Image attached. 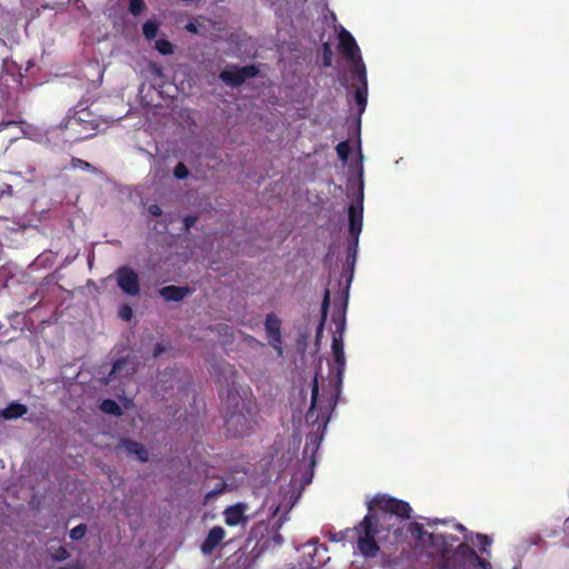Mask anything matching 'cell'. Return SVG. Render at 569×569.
<instances>
[{
    "label": "cell",
    "mask_w": 569,
    "mask_h": 569,
    "mask_svg": "<svg viewBox=\"0 0 569 569\" xmlns=\"http://www.w3.org/2000/svg\"><path fill=\"white\" fill-rule=\"evenodd\" d=\"M117 283L119 287L130 296H137L140 290V284L137 274L129 267H121L117 271Z\"/></svg>",
    "instance_id": "1"
},
{
    "label": "cell",
    "mask_w": 569,
    "mask_h": 569,
    "mask_svg": "<svg viewBox=\"0 0 569 569\" xmlns=\"http://www.w3.org/2000/svg\"><path fill=\"white\" fill-rule=\"evenodd\" d=\"M265 327L269 344L273 346L274 349L277 350L279 355H282V323L275 312H269L267 315Z\"/></svg>",
    "instance_id": "2"
},
{
    "label": "cell",
    "mask_w": 569,
    "mask_h": 569,
    "mask_svg": "<svg viewBox=\"0 0 569 569\" xmlns=\"http://www.w3.org/2000/svg\"><path fill=\"white\" fill-rule=\"evenodd\" d=\"M225 537V530L221 527H213V528L209 531L207 538L201 545V550L204 554H210L215 548L219 545Z\"/></svg>",
    "instance_id": "3"
},
{
    "label": "cell",
    "mask_w": 569,
    "mask_h": 569,
    "mask_svg": "<svg viewBox=\"0 0 569 569\" xmlns=\"http://www.w3.org/2000/svg\"><path fill=\"white\" fill-rule=\"evenodd\" d=\"M247 509V506L245 504H237L234 506L228 507L225 510V517L226 522L229 526H236L245 521V511Z\"/></svg>",
    "instance_id": "4"
},
{
    "label": "cell",
    "mask_w": 569,
    "mask_h": 569,
    "mask_svg": "<svg viewBox=\"0 0 569 569\" xmlns=\"http://www.w3.org/2000/svg\"><path fill=\"white\" fill-rule=\"evenodd\" d=\"M189 292H190V289L188 287L167 286L160 289V295L169 302H180Z\"/></svg>",
    "instance_id": "5"
},
{
    "label": "cell",
    "mask_w": 569,
    "mask_h": 569,
    "mask_svg": "<svg viewBox=\"0 0 569 569\" xmlns=\"http://www.w3.org/2000/svg\"><path fill=\"white\" fill-rule=\"evenodd\" d=\"M383 510L388 511V513L391 514H395L397 515V516H402V517H410V508L409 506L407 504H405L403 501L401 500H397V499H394V498H389V499L386 500V504L383 507H381Z\"/></svg>",
    "instance_id": "6"
},
{
    "label": "cell",
    "mask_w": 569,
    "mask_h": 569,
    "mask_svg": "<svg viewBox=\"0 0 569 569\" xmlns=\"http://www.w3.org/2000/svg\"><path fill=\"white\" fill-rule=\"evenodd\" d=\"M122 446L125 447L126 450L129 451L131 455L137 457L140 461H147L148 460V451L142 444L133 442V440H129V439H125V440H122Z\"/></svg>",
    "instance_id": "7"
},
{
    "label": "cell",
    "mask_w": 569,
    "mask_h": 569,
    "mask_svg": "<svg viewBox=\"0 0 569 569\" xmlns=\"http://www.w3.org/2000/svg\"><path fill=\"white\" fill-rule=\"evenodd\" d=\"M358 547H359L362 555H365L366 557H374V556H376L379 549L377 543L372 537L360 538L359 543H358Z\"/></svg>",
    "instance_id": "8"
},
{
    "label": "cell",
    "mask_w": 569,
    "mask_h": 569,
    "mask_svg": "<svg viewBox=\"0 0 569 569\" xmlns=\"http://www.w3.org/2000/svg\"><path fill=\"white\" fill-rule=\"evenodd\" d=\"M27 412V407L24 406L23 403H11L8 407H6L5 409H3L1 412H0V415L2 416L5 419H16V418H19V417H23V416Z\"/></svg>",
    "instance_id": "9"
},
{
    "label": "cell",
    "mask_w": 569,
    "mask_h": 569,
    "mask_svg": "<svg viewBox=\"0 0 569 569\" xmlns=\"http://www.w3.org/2000/svg\"><path fill=\"white\" fill-rule=\"evenodd\" d=\"M220 79L225 82V84L232 86V87H239L246 81L245 78L242 77L239 71L233 72L225 70L220 73Z\"/></svg>",
    "instance_id": "10"
},
{
    "label": "cell",
    "mask_w": 569,
    "mask_h": 569,
    "mask_svg": "<svg viewBox=\"0 0 569 569\" xmlns=\"http://www.w3.org/2000/svg\"><path fill=\"white\" fill-rule=\"evenodd\" d=\"M329 303H331V291L329 290H326V294L324 297V302H323V312H321V321H320V325H319V329H318V332H317V345L319 344V339L321 338V335H323V331H324V327H325V323H326V319H327V312H328V308H329Z\"/></svg>",
    "instance_id": "11"
},
{
    "label": "cell",
    "mask_w": 569,
    "mask_h": 569,
    "mask_svg": "<svg viewBox=\"0 0 569 569\" xmlns=\"http://www.w3.org/2000/svg\"><path fill=\"white\" fill-rule=\"evenodd\" d=\"M100 409L108 415H114V416H121L122 415V410H121V408L119 407L118 403L114 401H110V399H107V401H104L101 403Z\"/></svg>",
    "instance_id": "12"
},
{
    "label": "cell",
    "mask_w": 569,
    "mask_h": 569,
    "mask_svg": "<svg viewBox=\"0 0 569 569\" xmlns=\"http://www.w3.org/2000/svg\"><path fill=\"white\" fill-rule=\"evenodd\" d=\"M340 41H341V46H343L346 55H347L348 57H352L354 48H355L353 37L350 36L349 32H347L346 30H343L340 34Z\"/></svg>",
    "instance_id": "13"
},
{
    "label": "cell",
    "mask_w": 569,
    "mask_h": 569,
    "mask_svg": "<svg viewBox=\"0 0 569 569\" xmlns=\"http://www.w3.org/2000/svg\"><path fill=\"white\" fill-rule=\"evenodd\" d=\"M142 31H143V35L146 36L147 39H154L156 35H157L158 24H156L155 22H152V20H149V22H147L145 24H143Z\"/></svg>",
    "instance_id": "14"
},
{
    "label": "cell",
    "mask_w": 569,
    "mask_h": 569,
    "mask_svg": "<svg viewBox=\"0 0 569 569\" xmlns=\"http://www.w3.org/2000/svg\"><path fill=\"white\" fill-rule=\"evenodd\" d=\"M87 530L88 527L86 523H79V525L75 526L71 530H70V538L73 540H79L81 538H84L85 535L87 534Z\"/></svg>",
    "instance_id": "15"
},
{
    "label": "cell",
    "mask_w": 569,
    "mask_h": 569,
    "mask_svg": "<svg viewBox=\"0 0 569 569\" xmlns=\"http://www.w3.org/2000/svg\"><path fill=\"white\" fill-rule=\"evenodd\" d=\"M156 48H157V50L162 53V55H171V53H174L172 45L169 43L168 40L160 39L158 41H156Z\"/></svg>",
    "instance_id": "16"
},
{
    "label": "cell",
    "mask_w": 569,
    "mask_h": 569,
    "mask_svg": "<svg viewBox=\"0 0 569 569\" xmlns=\"http://www.w3.org/2000/svg\"><path fill=\"white\" fill-rule=\"evenodd\" d=\"M238 71L242 77L245 78V80H246V79H248V78H253L255 76H257L259 73V69L256 67V66L250 65V66H246V67L239 69Z\"/></svg>",
    "instance_id": "17"
},
{
    "label": "cell",
    "mask_w": 569,
    "mask_h": 569,
    "mask_svg": "<svg viewBox=\"0 0 569 569\" xmlns=\"http://www.w3.org/2000/svg\"><path fill=\"white\" fill-rule=\"evenodd\" d=\"M51 558L56 562H64V560L70 558V554L65 547H58L52 552Z\"/></svg>",
    "instance_id": "18"
},
{
    "label": "cell",
    "mask_w": 569,
    "mask_h": 569,
    "mask_svg": "<svg viewBox=\"0 0 569 569\" xmlns=\"http://www.w3.org/2000/svg\"><path fill=\"white\" fill-rule=\"evenodd\" d=\"M133 316H134V310L133 308H131L129 305H123V306L120 308V310H119V317L123 320V321H130L133 319Z\"/></svg>",
    "instance_id": "19"
},
{
    "label": "cell",
    "mask_w": 569,
    "mask_h": 569,
    "mask_svg": "<svg viewBox=\"0 0 569 569\" xmlns=\"http://www.w3.org/2000/svg\"><path fill=\"white\" fill-rule=\"evenodd\" d=\"M349 143L348 142H340L339 145L337 146V152L338 155H339V157L343 159V160H347L348 159V156H349Z\"/></svg>",
    "instance_id": "20"
},
{
    "label": "cell",
    "mask_w": 569,
    "mask_h": 569,
    "mask_svg": "<svg viewBox=\"0 0 569 569\" xmlns=\"http://www.w3.org/2000/svg\"><path fill=\"white\" fill-rule=\"evenodd\" d=\"M142 10H143V2L142 1H140V0H133V1H130L129 11L134 16L140 15L142 12Z\"/></svg>",
    "instance_id": "21"
},
{
    "label": "cell",
    "mask_w": 569,
    "mask_h": 569,
    "mask_svg": "<svg viewBox=\"0 0 569 569\" xmlns=\"http://www.w3.org/2000/svg\"><path fill=\"white\" fill-rule=\"evenodd\" d=\"M174 174H175V176L177 177V178H179V179H183V178H185V177H187V176H188L189 171H188L187 167L185 166V164H183V163H179V164L177 165V166H176V168H175V170H174Z\"/></svg>",
    "instance_id": "22"
},
{
    "label": "cell",
    "mask_w": 569,
    "mask_h": 569,
    "mask_svg": "<svg viewBox=\"0 0 569 569\" xmlns=\"http://www.w3.org/2000/svg\"><path fill=\"white\" fill-rule=\"evenodd\" d=\"M332 49L329 47L328 44H325L324 45V64L325 66H331L332 64Z\"/></svg>",
    "instance_id": "23"
},
{
    "label": "cell",
    "mask_w": 569,
    "mask_h": 569,
    "mask_svg": "<svg viewBox=\"0 0 569 569\" xmlns=\"http://www.w3.org/2000/svg\"><path fill=\"white\" fill-rule=\"evenodd\" d=\"M318 379L317 377L315 378L314 380V388H312V401H311V406H310V410L314 409L316 407V403H317V398H318Z\"/></svg>",
    "instance_id": "24"
},
{
    "label": "cell",
    "mask_w": 569,
    "mask_h": 569,
    "mask_svg": "<svg viewBox=\"0 0 569 569\" xmlns=\"http://www.w3.org/2000/svg\"><path fill=\"white\" fill-rule=\"evenodd\" d=\"M349 225H350V232H355V227H356V212H355L354 206H350L349 208Z\"/></svg>",
    "instance_id": "25"
},
{
    "label": "cell",
    "mask_w": 569,
    "mask_h": 569,
    "mask_svg": "<svg viewBox=\"0 0 569 569\" xmlns=\"http://www.w3.org/2000/svg\"><path fill=\"white\" fill-rule=\"evenodd\" d=\"M149 213H151L152 216H155V217L162 216V213H163L162 209H160L157 205H151L150 207H149Z\"/></svg>",
    "instance_id": "26"
},
{
    "label": "cell",
    "mask_w": 569,
    "mask_h": 569,
    "mask_svg": "<svg viewBox=\"0 0 569 569\" xmlns=\"http://www.w3.org/2000/svg\"><path fill=\"white\" fill-rule=\"evenodd\" d=\"M57 569H84V565L80 564V563H75V564H69V565H66V566L58 567Z\"/></svg>",
    "instance_id": "27"
},
{
    "label": "cell",
    "mask_w": 569,
    "mask_h": 569,
    "mask_svg": "<svg viewBox=\"0 0 569 569\" xmlns=\"http://www.w3.org/2000/svg\"><path fill=\"white\" fill-rule=\"evenodd\" d=\"M197 220V217H187L186 219H185V226H186V229H190L191 227L195 225V222Z\"/></svg>",
    "instance_id": "28"
},
{
    "label": "cell",
    "mask_w": 569,
    "mask_h": 569,
    "mask_svg": "<svg viewBox=\"0 0 569 569\" xmlns=\"http://www.w3.org/2000/svg\"><path fill=\"white\" fill-rule=\"evenodd\" d=\"M338 346H339V343H338L337 340H335V354H336V359H337V361H340V349L338 348Z\"/></svg>",
    "instance_id": "29"
},
{
    "label": "cell",
    "mask_w": 569,
    "mask_h": 569,
    "mask_svg": "<svg viewBox=\"0 0 569 569\" xmlns=\"http://www.w3.org/2000/svg\"><path fill=\"white\" fill-rule=\"evenodd\" d=\"M356 97H357L358 104H359V105L364 104V98H362V95H361L360 90H357V92H356Z\"/></svg>",
    "instance_id": "30"
},
{
    "label": "cell",
    "mask_w": 569,
    "mask_h": 569,
    "mask_svg": "<svg viewBox=\"0 0 569 569\" xmlns=\"http://www.w3.org/2000/svg\"><path fill=\"white\" fill-rule=\"evenodd\" d=\"M186 29H187L188 31L193 32V34H196V32H197V27H196L195 24H188L187 26H186Z\"/></svg>",
    "instance_id": "31"
},
{
    "label": "cell",
    "mask_w": 569,
    "mask_h": 569,
    "mask_svg": "<svg viewBox=\"0 0 569 569\" xmlns=\"http://www.w3.org/2000/svg\"><path fill=\"white\" fill-rule=\"evenodd\" d=\"M164 352H165V347H163L162 345H158L157 347H156V349H155V354L154 355H155V356H158V355H160V354L164 353Z\"/></svg>",
    "instance_id": "32"
}]
</instances>
